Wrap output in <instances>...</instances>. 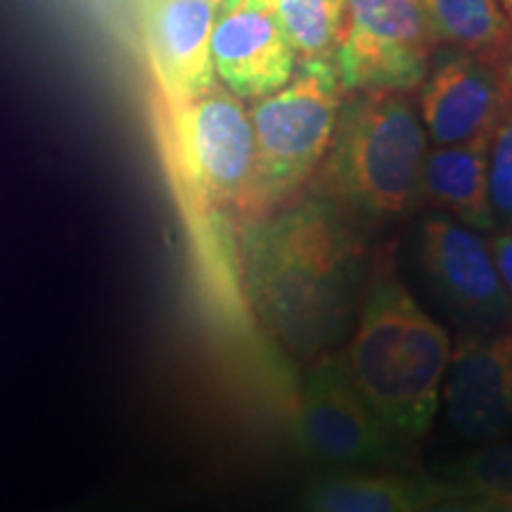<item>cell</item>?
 Segmentation results:
<instances>
[{
  "label": "cell",
  "instance_id": "6da1fadb",
  "mask_svg": "<svg viewBox=\"0 0 512 512\" xmlns=\"http://www.w3.org/2000/svg\"><path fill=\"white\" fill-rule=\"evenodd\" d=\"M356 219L320 195L242 226L240 264L256 316L283 347L318 358L342 337L368 280Z\"/></svg>",
  "mask_w": 512,
  "mask_h": 512
},
{
  "label": "cell",
  "instance_id": "44dd1931",
  "mask_svg": "<svg viewBox=\"0 0 512 512\" xmlns=\"http://www.w3.org/2000/svg\"><path fill=\"white\" fill-rule=\"evenodd\" d=\"M498 5H501L503 15L508 17V22H510V27H512V0H498Z\"/></svg>",
  "mask_w": 512,
  "mask_h": 512
},
{
  "label": "cell",
  "instance_id": "277c9868",
  "mask_svg": "<svg viewBox=\"0 0 512 512\" xmlns=\"http://www.w3.org/2000/svg\"><path fill=\"white\" fill-rule=\"evenodd\" d=\"M344 91L335 57L304 60L283 88L254 100L256 209L259 219L285 207L323 164Z\"/></svg>",
  "mask_w": 512,
  "mask_h": 512
},
{
  "label": "cell",
  "instance_id": "e0dca14e",
  "mask_svg": "<svg viewBox=\"0 0 512 512\" xmlns=\"http://www.w3.org/2000/svg\"><path fill=\"white\" fill-rule=\"evenodd\" d=\"M453 496L470 498L491 512H512V441L477 448L437 477Z\"/></svg>",
  "mask_w": 512,
  "mask_h": 512
},
{
  "label": "cell",
  "instance_id": "30bf717a",
  "mask_svg": "<svg viewBox=\"0 0 512 512\" xmlns=\"http://www.w3.org/2000/svg\"><path fill=\"white\" fill-rule=\"evenodd\" d=\"M216 79L240 100H261L283 88L299 57L264 0H223L211 31Z\"/></svg>",
  "mask_w": 512,
  "mask_h": 512
},
{
  "label": "cell",
  "instance_id": "7402d4cb",
  "mask_svg": "<svg viewBox=\"0 0 512 512\" xmlns=\"http://www.w3.org/2000/svg\"><path fill=\"white\" fill-rule=\"evenodd\" d=\"M216 3H219V5H221V3H223V0H216Z\"/></svg>",
  "mask_w": 512,
  "mask_h": 512
},
{
  "label": "cell",
  "instance_id": "7c38bea8",
  "mask_svg": "<svg viewBox=\"0 0 512 512\" xmlns=\"http://www.w3.org/2000/svg\"><path fill=\"white\" fill-rule=\"evenodd\" d=\"M216 17V0H152L147 8V50L171 107L216 86L211 62Z\"/></svg>",
  "mask_w": 512,
  "mask_h": 512
},
{
  "label": "cell",
  "instance_id": "2e32d148",
  "mask_svg": "<svg viewBox=\"0 0 512 512\" xmlns=\"http://www.w3.org/2000/svg\"><path fill=\"white\" fill-rule=\"evenodd\" d=\"M299 62L335 57L347 0H264Z\"/></svg>",
  "mask_w": 512,
  "mask_h": 512
},
{
  "label": "cell",
  "instance_id": "52a82bcc",
  "mask_svg": "<svg viewBox=\"0 0 512 512\" xmlns=\"http://www.w3.org/2000/svg\"><path fill=\"white\" fill-rule=\"evenodd\" d=\"M304 451L335 467L387 465L408 458L406 437L377 415L354 387L344 358L320 354L306 375L297 406Z\"/></svg>",
  "mask_w": 512,
  "mask_h": 512
},
{
  "label": "cell",
  "instance_id": "9c48e42d",
  "mask_svg": "<svg viewBox=\"0 0 512 512\" xmlns=\"http://www.w3.org/2000/svg\"><path fill=\"white\" fill-rule=\"evenodd\" d=\"M420 256L427 278L453 311L486 332L510 323L512 302L489 242L475 228L446 214L430 216L420 228Z\"/></svg>",
  "mask_w": 512,
  "mask_h": 512
},
{
  "label": "cell",
  "instance_id": "5bb4252c",
  "mask_svg": "<svg viewBox=\"0 0 512 512\" xmlns=\"http://www.w3.org/2000/svg\"><path fill=\"white\" fill-rule=\"evenodd\" d=\"M453 491L437 477L399 472H337L309 489L311 512H425Z\"/></svg>",
  "mask_w": 512,
  "mask_h": 512
},
{
  "label": "cell",
  "instance_id": "9a60e30c",
  "mask_svg": "<svg viewBox=\"0 0 512 512\" xmlns=\"http://www.w3.org/2000/svg\"><path fill=\"white\" fill-rule=\"evenodd\" d=\"M439 46L512 60V27L498 0H422Z\"/></svg>",
  "mask_w": 512,
  "mask_h": 512
},
{
  "label": "cell",
  "instance_id": "8992f818",
  "mask_svg": "<svg viewBox=\"0 0 512 512\" xmlns=\"http://www.w3.org/2000/svg\"><path fill=\"white\" fill-rule=\"evenodd\" d=\"M437 48L422 0H347L335 50L342 91H415Z\"/></svg>",
  "mask_w": 512,
  "mask_h": 512
},
{
  "label": "cell",
  "instance_id": "ba28073f",
  "mask_svg": "<svg viewBox=\"0 0 512 512\" xmlns=\"http://www.w3.org/2000/svg\"><path fill=\"white\" fill-rule=\"evenodd\" d=\"M420 86L427 136L437 145L465 143L494 128L512 86V60L444 46Z\"/></svg>",
  "mask_w": 512,
  "mask_h": 512
},
{
  "label": "cell",
  "instance_id": "7a4b0ae2",
  "mask_svg": "<svg viewBox=\"0 0 512 512\" xmlns=\"http://www.w3.org/2000/svg\"><path fill=\"white\" fill-rule=\"evenodd\" d=\"M451 349L446 330L401 283L394 247L380 249L344 366L368 406L401 437L418 439L432 427Z\"/></svg>",
  "mask_w": 512,
  "mask_h": 512
},
{
  "label": "cell",
  "instance_id": "8fae6325",
  "mask_svg": "<svg viewBox=\"0 0 512 512\" xmlns=\"http://www.w3.org/2000/svg\"><path fill=\"white\" fill-rule=\"evenodd\" d=\"M444 406L467 439L489 441L510 430L512 328L458 339L444 377Z\"/></svg>",
  "mask_w": 512,
  "mask_h": 512
},
{
  "label": "cell",
  "instance_id": "5b68a950",
  "mask_svg": "<svg viewBox=\"0 0 512 512\" xmlns=\"http://www.w3.org/2000/svg\"><path fill=\"white\" fill-rule=\"evenodd\" d=\"M174 152L185 188L204 211L252 223L256 209V147L249 112L226 86L171 107Z\"/></svg>",
  "mask_w": 512,
  "mask_h": 512
},
{
  "label": "cell",
  "instance_id": "4fadbf2b",
  "mask_svg": "<svg viewBox=\"0 0 512 512\" xmlns=\"http://www.w3.org/2000/svg\"><path fill=\"white\" fill-rule=\"evenodd\" d=\"M420 197L475 230H496L489 197V133L427 152Z\"/></svg>",
  "mask_w": 512,
  "mask_h": 512
},
{
  "label": "cell",
  "instance_id": "ac0fdd59",
  "mask_svg": "<svg viewBox=\"0 0 512 512\" xmlns=\"http://www.w3.org/2000/svg\"><path fill=\"white\" fill-rule=\"evenodd\" d=\"M489 197L496 228H512V86L489 133Z\"/></svg>",
  "mask_w": 512,
  "mask_h": 512
},
{
  "label": "cell",
  "instance_id": "3957f363",
  "mask_svg": "<svg viewBox=\"0 0 512 512\" xmlns=\"http://www.w3.org/2000/svg\"><path fill=\"white\" fill-rule=\"evenodd\" d=\"M427 131L408 93H349L318 166V195L361 221H392L420 200Z\"/></svg>",
  "mask_w": 512,
  "mask_h": 512
},
{
  "label": "cell",
  "instance_id": "ffe728a7",
  "mask_svg": "<svg viewBox=\"0 0 512 512\" xmlns=\"http://www.w3.org/2000/svg\"><path fill=\"white\" fill-rule=\"evenodd\" d=\"M425 512H491V510H486L484 505L470 501V498L451 496V498H446V501L432 505V508Z\"/></svg>",
  "mask_w": 512,
  "mask_h": 512
},
{
  "label": "cell",
  "instance_id": "d6986e66",
  "mask_svg": "<svg viewBox=\"0 0 512 512\" xmlns=\"http://www.w3.org/2000/svg\"><path fill=\"white\" fill-rule=\"evenodd\" d=\"M491 254H494L498 275H501L505 292H508L510 302H512V228L505 230L501 235H494L489 240Z\"/></svg>",
  "mask_w": 512,
  "mask_h": 512
}]
</instances>
